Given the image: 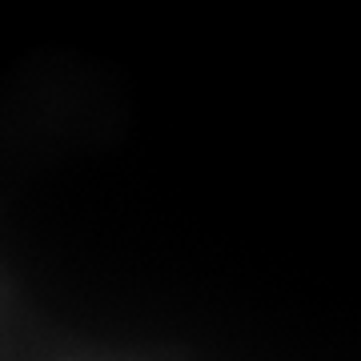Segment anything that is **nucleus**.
<instances>
[]
</instances>
